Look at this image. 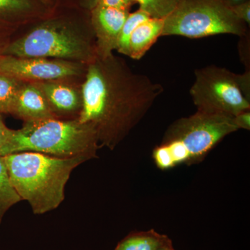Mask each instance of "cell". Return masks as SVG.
<instances>
[{
	"label": "cell",
	"instance_id": "6da1fadb",
	"mask_svg": "<svg viewBox=\"0 0 250 250\" xmlns=\"http://www.w3.org/2000/svg\"><path fill=\"white\" fill-rule=\"evenodd\" d=\"M82 107L78 120L93 125L100 147L113 149L142 121L164 87L134 73L112 54L87 65L81 85Z\"/></svg>",
	"mask_w": 250,
	"mask_h": 250
},
{
	"label": "cell",
	"instance_id": "7a4b0ae2",
	"mask_svg": "<svg viewBox=\"0 0 250 250\" xmlns=\"http://www.w3.org/2000/svg\"><path fill=\"white\" fill-rule=\"evenodd\" d=\"M4 159L13 187L37 215L59 207L72 170L90 160L85 156L63 159L33 152L14 153Z\"/></svg>",
	"mask_w": 250,
	"mask_h": 250
},
{
	"label": "cell",
	"instance_id": "3957f363",
	"mask_svg": "<svg viewBox=\"0 0 250 250\" xmlns=\"http://www.w3.org/2000/svg\"><path fill=\"white\" fill-rule=\"evenodd\" d=\"M98 134L93 125L82 123L78 118H49L25 122L22 128L12 130L0 156L33 152L54 157H96L99 148Z\"/></svg>",
	"mask_w": 250,
	"mask_h": 250
},
{
	"label": "cell",
	"instance_id": "277c9868",
	"mask_svg": "<svg viewBox=\"0 0 250 250\" xmlns=\"http://www.w3.org/2000/svg\"><path fill=\"white\" fill-rule=\"evenodd\" d=\"M238 130L233 117L197 111L170 125L162 142L153 150V161L162 170L196 164L224 138Z\"/></svg>",
	"mask_w": 250,
	"mask_h": 250
},
{
	"label": "cell",
	"instance_id": "5b68a950",
	"mask_svg": "<svg viewBox=\"0 0 250 250\" xmlns=\"http://www.w3.org/2000/svg\"><path fill=\"white\" fill-rule=\"evenodd\" d=\"M1 55L61 59L88 65L97 57L95 36L66 21L49 20L8 42Z\"/></svg>",
	"mask_w": 250,
	"mask_h": 250
},
{
	"label": "cell",
	"instance_id": "8992f818",
	"mask_svg": "<svg viewBox=\"0 0 250 250\" xmlns=\"http://www.w3.org/2000/svg\"><path fill=\"white\" fill-rule=\"evenodd\" d=\"M164 21L161 36L201 39L233 34L242 37L250 31L224 0H179Z\"/></svg>",
	"mask_w": 250,
	"mask_h": 250
},
{
	"label": "cell",
	"instance_id": "52a82bcc",
	"mask_svg": "<svg viewBox=\"0 0 250 250\" xmlns=\"http://www.w3.org/2000/svg\"><path fill=\"white\" fill-rule=\"evenodd\" d=\"M195 76L190 95L197 111L233 118L250 110V102L240 89L237 74L213 65L197 69Z\"/></svg>",
	"mask_w": 250,
	"mask_h": 250
},
{
	"label": "cell",
	"instance_id": "ba28073f",
	"mask_svg": "<svg viewBox=\"0 0 250 250\" xmlns=\"http://www.w3.org/2000/svg\"><path fill=\"white\" fill-rule=\"evenodd\" d=\"M87 65L61 59L0 55V73L22 82L65 80L85 76Z\"/></svg>",
	"mask_w": 250,
	"mask_h": 250
},
{
	"label": "cell",
	"instance_id": "9c48e42d",
	"mask_svg": "<svg viewBox=\"0 0 250 250\" xmlns=\"http://www.w3.org/2000/svg\"><path fill=\"white\" fill-rule=\"evenodd\" d=\"M130 11L95 5L90 13V25L96 45L97 57L106 58L116 50L122 28Z\"/></svg>",
	"mask_w": 250,
	"mask_h": 250
},
{
	"label": "cell",
	"instance_id": "30bf717a",
	"mask_svg": "<svg viewBox=\"0 0 250 250\" xmlns=\"http://www.w3.org/2000/svg\"><path fill=\"white\" fill-rule=\"evenodd\" d=\"M65 80L34 82L45 95L56 118L77 116L82 107L81 88H77Z\"/></svg>",
	"mask_w": 250,
	"mask_h": 250
},
{
	"label": "cell",
	"instance_id": "8fae6325",
	"mask_svg": "<svg viewBox=\"0 0 250 250\" xmlns=\"http://www.w3.org/2000/svg\"><path fill=\"white\" fill-rule=\"evenodd\" d=\"M11 114L24 123L56 118L45 95L34 82H22Z\"/></svg>",
	"mask_w": 250,
	"mask_h": 250
},
{
	"label": "cell",
	"instance_id": "7c38bea8",
	"mask_svg": "<svg viewBox=\"0 0 250 250\" xmlns=\"http://www.w3.org/2000/svg\"><path fill=\"white\" fill-rule=\"evenodd\" d=\"M164 19L150 18L141 23L131 33L128 57L140 60L162 35Z\"/></svg>",
	"mask_w": 250,
	"mask_h": 250
},
{
	"label": "cell",
	"instance_id": "4fadbf2b",
	"mask_svg": "<svg viewBox=\"0 0 250 250\" xmlns=\"http://www.w3.org/2000/svg\"><path fill=\"white\" fill-rule=\"evenodd\" d=\"M171 243L172 242L168 236L150 229L128 235L114 250H158Z\"/></svg>",
	"mask_w": 250,
	"mask_h": 250
},
{
	"label": "cell",
	"instance_id": "5bb4252c",
	"mask_svg": "<svg viewBox=\"0 0 250 250\" xmlns=\"http://www.w3.org/2000/svg\"><path fill=\"white\" fill-rule=\"evenodd\" d=\"M32 10L30 0H0V34L14 27Z\"/></svg>",
	"mask_w": 250,
	"mask_h": 250
},
{
	"label": "cell",
	"instance_id": "9a60e30c",
	"mask_svg": "<svg viewBox=\"0 0 250 250\" xmlns=\"http://www.w3.org/2000/svg\"><path fill=\"white\" fill-rule=\"evenodd\" d=\"M21 200L10 182L4 156H0V225L7 210Z\"/></svg>",
	"mask_w": 250,
	"mask_h": 250
},
{
	"label": "cell",
	"instance_id": "2e32d148",
	"mask_svg": "<svg viewBox=\"0 0 250 250\" xmlns=\"http://www.w3.org/2000/svg\"><path fill=\"white\" fill-rule=\"evenodd\" d=\"M22 82L0 73V114H11Z\"/></svg>",
	"mask_w": 250,
	"mask_h": 250
},
{
	"label": "cell",
	"instance_id": "e0dca14e",
	"mask_svg": "<svg viewBox=\"0 0 250 250\" xmlns=\"http://www.w3.org/2000/svg\"><path fill=\"white\" fill-rule=\"evenodd\" d=\"M150 16L145 12L142 9H139L134 13H130L124 23L119 39H118V45H117L116 51L120 54L127 56L129 52V41L131 33L134 30L135 28L139 24L147 21L150 18Z\"/></svg>",
	"mask_w": 250,
	"mask_h": 250
},
{
	"label": "cell",
	"instance_id": "ac0fdd59",
	"mask_svg": "<svg viewBox=\"0 0 250 250\" xmlns=\"http://www.w3.org/2000/svg\"><path fill=\"white\" fill-rule=\"evenodd\" d=\"M139 9L147 13L151 18L165 19L175 9L179 0H134Z\"/></svg>",
	"mask_w": 250,
	"mask_h": 250
},
{
	"label": "cell",
	"instance_id": "d6986e66",
	"mask_svg": "<svg viewBox=\"0 0 250 250\" xmlns=\"http://www.w3.org/2000/svg\"><path fill=\"white\" fill-rule=\"evenodd\" d=\"M239 42V54L241 62L246 65V70L250 71V31L246 35L242 36Z\"/></svg>",
	"mask_w": 250,
	"mask_h": 250
},
{
	"label": "cell",
	"instance_id": "ffe728a7",
	"mask_svg": "<svg viewBox=\"0 0 250 250\" xmlns=\"http://www.w3.org/2000/svg\"><path fill=\"white\" fill-rule=\"evenodd\" d=\"M134 0H96L95 5L114 8V9L130 11L131 6L135 4Z\"/></svg>",
	"mask_w": 250,
	"mask_h": 250
},
{
	"label": "cell",
	"instance_id": "44dd1931",
	"mask_svg": "<svg viewBox=\"0 0 250 250\" xmlns=\"http://www.w3.org/2000/svg\"><path fill=\"white\" fill-rule=\"evenodd\" d=\"M233 12L241 21L246 23L248 27L250 24V1L231 7Z\"/></svg>",
	"mask_w": 250,
	"mask_h": 250
},
{
	"label": "cell",
	"instance_id": "7402d4cb",
	"mask_svg": "<svg viewBox=\"0 0 250 250\" xmlns=\"http://www.w3.org/2000/svg\"><path fill=\"white\" fill-rule=\"evenodd\" d=\"M238 85L247 100L250 102V71L246 70L243 75H237Z\"/></svg>",
	"mask_w": 250,
	"mask_h": 250
},
{
	"label": "cell",
	"instance_id": "603a6c76",
	"mask_svg": "<svg viewBox=\"0 0 250 250\" xmlns=\"http://www.w3.org/2000/svg\"><path fill=\"white\" fill-rule=\"evenodd\" d=\"M233 122L238 129H250V110H247L233 117Z\"/></svg>",
	"mask_w": 250,
	"mask_h": 250
},
{
	"label": "cell",
	"instance_id": "cb8c5ba5",
	"mask_svg": "<svg viewBox=\"0 0 250 250\" xmlns=\"http://www.w3.org/2000/svg\"><path fill=\"white\" fill-rule=\"evenodd\" d=\"M11 131H12V129H10L5 125L2 117L0 114V150H1V148L4 147V145L9 140L10 136H11Z\"/></svg>",
	"mask_w": 250,
	"mask_h": 250
},
{
	"label": "cell",
	"instance_id": "d4e9b609",
	"mask_svg": "<svg viewBox=\"0 0 250 250\" xmlns=\"http://www.w3.org/2000/svg\"><path fill=\"white\" fill-rule=\"evenodd\" d=\"M225 2L230 7H233V6H237L243 4V3L247 2V1H250V0H224Z\"/></svg>",
	"mask_w": 250,
	"mask_h": 250
},
{
	"label": "cell",
	"instance_id": "484cf974",
	"mask_svg": "<svg viewBox=\"0 0 250 250\" xmlns=\"http://www.w3.org/2000/svg\"><path fill=\"white\" fill-rule=\"evenodd\" d=\"M9 42L6 41V39L3 37L1 34H0V55L2 54L3 50H4V47L7 45Z\"/></svg>",
	"mask_w": 250,
	"mask_h": 250
},
{
	"label": "cell",
	"instance_id": "4316f807",
	"mask_svg": "<svg viewBox=\"0 0 250 250\" xmlns=\"http://www.w3.org/2000/svg\"><path fill=\"white\" fill-rule=\"evenodd\" d=\"M158 250H175L174 249L173 246H172V243H169V244L166 245V246H164L161 247V248H159Z\"/></svg>",
	"mask_w": 250,
	"mask_h": 250
},
{
	"label": "cell",
	"instance_id": "83f0119b",
	"mask_svg": "<svg viewBox=\"0 0 250 250\" xmlns=\"http://www.w3.org/2000/svg\"><path fill=\"white\" fill-rule=\"evenodd\" d=\"M42 1H47V0H42Z\"/></svg>",
	"mask_w": 250,
	"mask_h": 250
}]
</instances>
